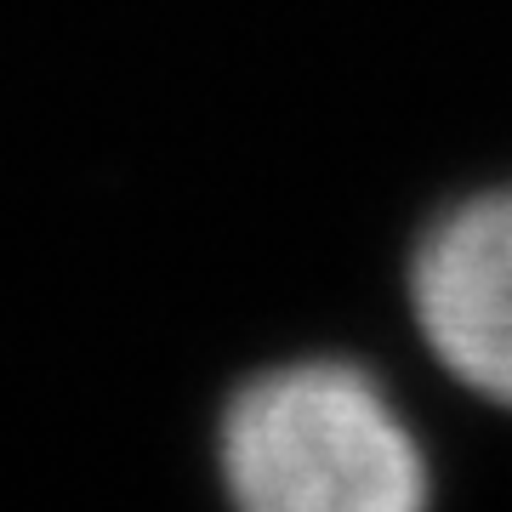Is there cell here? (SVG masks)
Segmentation results:
<instances>
[{"instance_id": "1", "label": "cell", "mask_w": 512, "mask_h": 512, "mask_svg": "<svg viewBox=\"0 0 512 512\" xmlns=\"http://www.w3.org/2000/svg\"><path fill=\"white\" fill-rule=\"evenodd\" d=\"M222 478L256 512H410L427 461L387 393L353 365H285L234 393Z\"/></svg>"}, {"instance_id": "2", "label": "cell", "mask_w": 512, "mask_h": 512, "mask_svg": "<svg viewBox=\"0 0 512 512\" xmlns=\"http://www.w3.org/2000/svg\"><path fill=\"white\" fill-rule=\"evenodd\" d=\"M410 302L444 365L484 399L512 404V188L456 205L421 239Z\"/></svg>"}]
</instances>
